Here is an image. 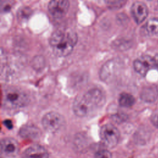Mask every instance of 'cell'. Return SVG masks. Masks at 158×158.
<instances>
[{
  "label": "cell",
  "mask_w": 158,
  "mask_h": 158,
  "mask_svg": "<svg viewBox=\"0 0 158 158\" xmlns=\"http://www.w3.org/2000/svg\"><path fill=\"white\" fill-rule=\"evenodd\" d=\"M94 158H112V156L109 151L107 149H101L95 153Z\"/></svg>",
  "instance_id": "16"
},
{
  "label": "cell",
  "mask_w": 158,
  "mask_h": 158,
  "mask_svg": "<svg viewBox=\"0 0 158 158\" xmlns=\"http://www.w3.org/2000/svg\"><path fill=\"white\" fill-rule=\"evenodd\" d=\"M64 122L63 116L56 112H48L42 118L43 128L50 133H55L59 131L64 125Z\"/></svg>",
  "instance_id": "5"
},
{
  "label": "cell",
  "mask_w": 158,
  "mask_h": 158,
  "mask_svg": "<svg viewBox=\"0 0 158 158\" xmlns=\"http://www.w3.org/2000/svg\"><path fill=\"white\" fill-rule=\"evenodd\" d=\"M77 33L69 28H59L51 35L49 44L53 52L57 56L69 55L77 44Z\"/></svg>",
  "instance_id": "2"
},
{
  "label": "cell",
  "mask_w": 158,
  "mask_h": 158,
  "mask_svg": "<svg viewBox=\"0 0 158 158\" xmlns=\"http://www.w3.org/2000/svg\"><path fill=\"white\" fill-rule=\"evenodd\" d=\"M135 70L142 76H145L149 70L156 69L154 57L149 55H144L133 62Z\"/></svg>",
  "instance_id": "6"
},
{
  "label": "cell",
  "mask_w": 158,
  "mask_h": 158,
  "mask_svg": "<svg viewBox=\"0 0 158 158\" xmlns=\"http://www.w3.org/2000/svg\"><path fill=\"white\" fill-rule=\"evenodd\" d=\"M69 8V2L67 0H52L48 4V10L56 19L63 17Z\"/></svg>",
  "instance_id": "7"
},
{
  "label": "cell",
  "mask_w": 158,
  "mask_h": 158,
  "mask_svg": "<svg viewBox=\"0 0 158 158\" xmlns=\"http://www.w3.org/2000/svg\"><path fill=\"white\" fill-rule=\"evenodd\" d=\"M151 121L152 123L158 128V113H154L151 117Z\"/></svg>",
  "instance_id": "19"
},
{
  "label": "cell",
  "mask_w": 158,
  "mask_h": 158,
  "mask_svg": "<svg viewBox=\"0 0 158 158\" xmlns=\"http://www.w3.org/2000/svg\"><path fill=\"white\" fill-rule=\"evenodd\" d=\"M31 14V10L28 7H23L19 9L17 12V17L20 21H25L27 20Z\"/></svg>",
  "instance_id": "15"
},
{
  "label": "cell",
  "mask_w": 158,
  "mask_h": 158,
  "mask_svg": "<svg viewBox=\"0 0 158 158\" xmlns=\"http://www.w3.org/2000/svg\"><path fill=\"white\" fill-rule=\"evenodd\" d=\"M158 96V87L156 85H149L143 88L140 97L143 101L151 103L154 102Z\"/></svg>",
  "instance_id": "11"
},
{
  "label": "cell",
  "mask_w": 158,
  "mask_h": 158,
  "mask_svg": "<svg viewBox=\"0 0 158 158\" xmlns=\"http://www.w3.org/2000/svg\"><path fill=\"white\" fill-rule=\"evenodd\" d=\"M145 30L149 35L158 34V19L151 18L145 24Z\"/></svg>",
  "instance_id": "14"
},
{
  "label": "cell",
  "mask_w": 158,
  "mask_h": 158,
  "mask_svg": "<svg viewBox=\"0 0 158 158\" xmlns=\"http://www.w3.org/2000/svg\"><path fill=\"white\" fill-rule=\"evenodd\" d=\"M135 102V99L130 94L123 93H122L118 99L119 104L124 107H130L132 106Z\"/></svg>",
  "instance_id": "13"
},
{
  "label": "cell",
  "mask_w": 158,
  "mask_h": 158,
  "mask_svg": "<svg viewBox=\"0 0 158 158\" xmlns=\"http://www.w3.org/2000/svg\"><path fill=\"white\" fill-rule=\"evenodd\" d=\"M154 59L156 60V69L158 70V54H156L154 56Z\"/></svg>",
  "instance_id": "21"
},
{
  "label": "cell",
  "mask_w": 158,
  "mask_h": 158,
  "mask_svg": "<svg viewBox=\"0 0 158 158\" xmlns=\"http://www.w3.org/2000/svg\"><path fill=\"white\" fill-rule=\"evenodd\" d=\"M99 134L101 141L108 148H114L118 143L120 132L112 124L107 123L102 126Z\"/></svg>",
  "instance_id": "4"
},
{
  "label": "cell",
  "mask_w": 158,
  "mask_h": 158,
  "mask_svg": "<svg viewBox=\"0 0 158 158\" xmlns=\"http://www.w3.org/2000/svg\"><path fill=\"white\" fill-rule=\"evenodd\" d=\"M126 1H106L107 6L110 9H118L122 7Z\"/></svg>",
  "instance_id": "17"
},
{
  "label": "cell",
  "mask_w": 158,
  "mask_h": 158,
  "mask_svg": "<svg viewBox=\"0 0 158 158\" xmlns=\"http://www.w3.org/2000/svg\"><path fill=\"white\" fill-rule=\"evenodd\" d=\"M11 1H1V10L3 12L8 11L10 9L11 6H12L11 4Z\"/></svg>",
  "instance_id": "18"
},
{
  "label": "cell",
  "mask_w": 158,
  "mask_h": 158,
  "mask_svg": "<svg viewBox=\"0 0 158 158\" xmlns=\"http://www.w3.org/2000/svg\"><path fill=\"white\" fill-rule=\"evenodd\" d=\"M28 102V96L19 88L10 87L4 89L3 92L2 104L6 109L20 108L27 105Z\"/></svg>",
  "instance_id": "3"
},
{
  "label": "cell",
  "mask_w": 158,
  "mask_h": 158,
  "mask_svg": "<svg viewBox=\"0 0 158 158\" xmlns=\"http://www.w3.org/2000/svg\"><path fill=\"white\" fill-rule=\"evenodd\" d=\"M133 17L137 23H142L147 17L148 9L145 3L141 1L135 2L131 7Z\"/></svg>",
  "instance_id": "8"
},
{
  "label": "cell",
  "mask_w": 158,
  "mask_h": 158,
  "mask_svg": "<svg viewBox=\"0 0 158 158\" xmlns=\"http://www.w3.org/2000/svg\"><path fill=\"white\" fill-rule=\"evenodd\" d=\"M19 151L17 141L12 138H3L1 141V153L7 156H15Z\"/></svg>",
  "instance_id": "9"
},
{
  "label": "cell",
  "mask_w": 158,
  "mask_h": 158,
  "mask_svg": "<svg viewBox=\"0 0 158 158\" xmlns=\"http://www.w3.org/2000/svg\"><path fill=\"white\" fill-rule=\"evenodd\" d=\"M19 133L25 138H36L39 137L40 131L33 125H25L20 129Z\"/></svg>",
  "instance_id": "12"
},
{
  "label": "cell",
  "mask_w": 158,
  "mask_h": 158,
  "mask_svg": "<svg viewBox=\"0 0 158 158\" xmlns=\"http://www.w3.org/2000/svg\"><path fill=\"white\" fill-rule=\"evenodd\" d=\"M4 125H5L7 128H9V129L12 128V123L11 121L9 120H6L4 122Z\"/></svg>",
  "instance_id": "20"
},
{
  "label": "cell",
  "mask_w": 158,
  "mask_h": 158,
  "mask_svg": "<svg viewBox=\"0 0 158 158\" xmlns=\"http://www.w3.org/2000/svg\"><path fill=\"white\" fill-rule=\"evenodd\" d=\"M105 101L104 93L99 89L93 88L76 98L73 102V110L78 117H88L101 109Z\"/></svg>",
  "instance_id": "1"
},
{
  "label": "cell",
  "mask_w": 158,
  "mask_h": 158,
  "mask_svg": "<svg viewBox=\"0 0 158 158\" xmlns=\"http://www.w3.org/2000/svg\"><path fill=\"white\" fill-rule=\"evenodd\" d=\"M49 153L43 146L38 144L28 147L23 153L22 158H48Z\"/></svg>",
  "instance_id": "10"
}]
</instances>
